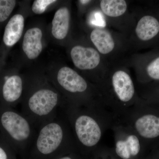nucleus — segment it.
Listing matches in <instances>:
<instances>
[{"mask_svg":"<svg viewBox=\"0 0 159 159\" xmlns=\"http://www.w3.org/2000/svg\"><path fill=\"white\" fill-rule=\"evenodd\" d=\"M61 110L70 126L78 152L91 158L106 131L111 128L115 117L103 109L66 104Z\"/></svg>","mask_w":159,"mask_h":159,"instance_id":"obj_1","label":"nucleus"},{"mask_svg":"<svg viewBox=\"0 0 159 159\" xmlns=\"http://www.w3.org/2000/svg\"><path fill=\"white\" fill-rule=\"evenodd\" d=\"M21 112L36 129L57 116L66 105L62 95L48 77H26L25 90L20 102Z\"/></svg>","mask_w":159,"mask_h":159,"instance_id":"obj_2","label":"nucleus"},{"mask_svg":"<svg viewBox=\"0 0 159 159\" xmlns=\"http://www.w3.org/2000/svg\"><path fill=\"white\" fill-rule=\"evenodd\" d=\"M75 152H78L73 133L61 110L60 113L38 129L32 145L22 159H57Z\"/></svg>","mask_w":159,"mask_h":159,"instance_id":"obj_3","label":"nucleus"},{"mask_svg":"<svg viewBox=\"0 0 159 159\" xmlns=\"http://www.w3.org/2000/svg\"><path fill=\"white\" fill-rule=\"evenodd\" d=\"M48 78L68 105L107 110L98 86L76 70L63 66Z\"/></svg>","mask_w":159,"mask_h":159,"instance_id":"obj_4","label":"nucleus"},{"mask_svg":"<svg viewBox=\"0 0 159 159\" xmlns=\"http://www.w3.org/2000/svg\"><path fill=\"white\" fill-rule=\"evenodd\" d=\"M97 86L104 105L116 120L139 99L130 73L122 67L109 68Z\"/></svg>","mask_w":159,"mask_h":159,"instance_id":"obj_5","label":"nucleus"},{"mask_svg":"<svg viewBox=\"0 0 159 159\" xmlns=\"http://www.w3.org/2000/svg\"><path fill=\"white\" fill-rule=\"evenodd\" d=\"M37 131L21 112L0 103V134L21 158L32 145Z\"/></svg>","mask_w":159,"mask_h":159,"instance_id":"obj_6","label":"nucleus"},{"mask_svg":"<svg viewBox=\"0 0 159 159\" xmlns=\"http://www.w3.org/2000/svg\"><path fill=\"white\" fill-rule=\"evenodd\" d=\"M70 55L80 74L97 86L109 68L105 58L93 46L74 45L70 50Z\"/></svg>","mask_w":159,"mask_h":159,"instance_id":"obj_7","label":"nucleus"},{"mask_svg":"<svg viewBox=\"0 0 159 159\" xmlns=\"http://www.w3.org/2000/svg\"><path fill=\"white\" fill-rule=\"evenodd\" d=\"M116 120L128 125L143 142L159 137V116L145 111L140 98L134 106Z\"/></svg>","mask_w":159,"mask_h":159,"instance_id":"obj_8","label":"nucleus"},{"mask_svg":"<svg viewBox=\"0 0 159 159\" xmlns=\"http://www.w3.org/2000/svg\"><path fill=\"white\" fill-rule=\"evenodd\" d=\"M111 129L114 134L115 146L112 148L119 159H143V142L127 124L116 120Z\"/></svg>","mask_w":159,"mask_h":159,"instance_id":"obj_9","label":"nucleus"},{"mask_svg":"<svg viewBox=\"0 0 159 159\" xmlns=\"http://www.w3.org/2000/svg\"><path fill=\"white\" fill-rule=\"evenodd\" d=\"M26 85V77L17 70L3 69L0 72V103L14 108L21 102Z\"/></svg>","mask_w":159,"mask_h":159,"instance_id":"obj_10","label":"nucleus"},{"mask_svg":"<svg viewBox=\"0 0 159 159\" xmlns=\"http://www.w3.org/2000/svg\"><path fill=\"white\" fill-rule=\"evenodd\" d=\"M25 20L21 13H17L10 17L6 23L0 45V71L5 65L6 56L9 50L15 45L22 36Z\"/></svg>","mask_w":159,"mask_h":159,"instance_id":"obj_11","label":"nucleus"},{"mask_svg":"<svg viewBox=\"0 0 159 159\" xmlns=\"http://www.w3.org/2000/svg\"><path fill=\"white\" fill-rule=\"evenodd\" d=\"M89 39L93 47L105 59L114 55L120 48L116 35L104 27L96 26L92 28Z\"/></svg>","mask_w":159,"mask_h":159,"instance_id":"obj_12","label":"nucleus"},{"mask_svg":"<svg viewBox=\"0 0 159 159\" xmlns=\"http://www.w3.org/2000/svg\"><path fill=\"white\" fill-rule=\"evenodd\" d=\"M43 33L38 27L30 28L23 37L22 49L26 57L30 60L36 59L42 52Z\"/></svg>","mask_w":159,"mask_h":159,"instance_id":"obj_13","label":"nucleus"},{"mask_svg":"<svg viewBox=\"0 0 159 159\" xmlns=\"http://www.w3.org/2000/svg\"><path fill=\"white\" fill-rule=\"evenodd\" d=\"M71 12L68 7H61L55 11L52 21L51 34L57 40L62 41L68 35L70 29Z\"/></svg>","mask_w":159,"mask_h":159,"instance_id":"obj_14","label":"nucleus"},{"mask_svg":"<svg viewBox=\"0 0 159 159\" xmlns=\"http://www.w3.org/2000/svg\"><path fill=\"white\" fill-rule=\"evenodd\" d=\"M159 33V21L152 16L145 15L138 20L134 30V36L140 41L151 40Z\"/></svg>","mask_w":159,"mask_h":159,"instance_id":"obj_15","label":"nucleus"},{"mask_svg":"<svg viewBox=\"0 0 159 159\" xmlns=\"http://www.w3.org/2000/svg\"><path fill=\"white\" fill-rule=\"evenodd\" d=\"M99 8L106 17L116 19L126 14L128 10V3L125 0H102L99 1Z\"/></svg>","mask_w":159,"mask_h":159,"instance_id":"obj_16","label":"nucleus"},{"mask_svg":"<svg viewBox=\"0 0 159 159\" xmlns=\"http://www.w3.org/2000/svg\"><path fill=\"white\" fill-rule=\"evenodd\" d=\"M17 3L15 0H0V26L6 24Z\"/></svg>","mask_w":159,"mask_h":159,"instance_id":"obj_17","label":"nucleus"},{"mask_svg":"<svg viewBox=\"0 0 159 159\" xmlns=\"http://www.w3.org/2000/svg\"><path fill=\"white\" fill-rule=\"evenodd\" d=\"M17 153L0 134V159H16Z\"/></svg>","mask_w":159,"mask_h":159,"instance_id":"obj_18","label":"nucleus"},{"mask_svg":"<svg viewBox=\"0 0 159 159\" xmlns=\"http://www.w3.org/2000/svg\"><path fill=\"white\" fill-rule=\"evenodd\" d=\"M57 2L56 0H35L32 4L31 10L35 14H42L49 6Z\"/></svg>","mask_w":159,"mask_h":159,"instance_id":"obj_19","label":"nucleus"},{"mask_svg":"<svg viewBox=\"0 0 159 159\" xmlns=\"http://www.w3.org/2000/svg\"><path fill=\"white\" fill-rule=\"evenodd\" d=\"M90 159H119L114 154L112 148L99 147Z\"/></svg>","mask_w":159,"mask_h":159,"instance_id":"obj_20","label":"nucleus"},{"mask_svg":"<svg viewBox=\"0 0 159 159\" xmlns=\"http://www.w3.org/2000/svg\"><path fill=\"white\" fill-rule=\"evenodd\" d=\"M146 72L151 79L159 80V57L148 64L146 67Z\"/></svg>","mask_w":159,"mask_h":159,"instance_id":"obj_21","label":"nucleus"},{"mask_svg":"<svg viewBox=\"0 0 159 159\" xmlns=\"http://www.w3.org/2000/svg\"><path fill=\"white\" fill-rule=\"evenodd\" d=\"M57 159H90L89 158L84 156L77 152H71Z\"/></svg>","mask_w":159,"mask_h":159,"instance_id":"obj_22","label":"nucleus"}]
</instances>
